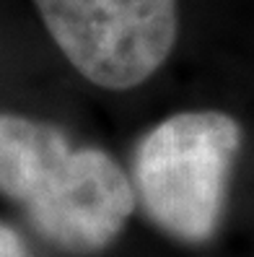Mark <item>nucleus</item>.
<instances>
[{
  "label": "nucleus",
  "instance_id": "1",
  "mask_svg": "<svg viewBox=\"0 0 254 257\" xmlns=\"http://www.w3.org/2000/svg\"><path fill=\"white\" fill-rule=\"evenodd\" d=\"M0 192L68 252L109 247L135 210V187L99 148H73L55 125L0 114Z\"/></svg>",
  "mask_w": 254,
  "mask_h": 257
},
{
  "label": "nucleus",
  "instance_id": "2",
  "mask_svg": "<svg viewBox=\"0 0 254 257\" xmlns=\"http://www.w3.org/2000/svg\"><path fill=\"white\" fill-rule=\"evenodd\" d=\"M241 127L223 112H179L145 135L135 154V195L174 239L207 241L223 216Z\"/></svg>",
  "mask_w": 254,
  "mask_h": 257
},
{
  "label": "nucleus",
  "instance_id": "3",
  "mask_svg": "<svg viewBox=\"0 0 254 257\" xmlns=\"http://www.w3.org/2000/svg\"><path fill=\"white\" fill-rule=\"evenodd\" d=\"M70 65L101 88H132L166 63L176 0H34Z\"/></svg>",
  "mask_w": 254,
  "mask_h": 257
},
{
  "label": "nucleus",
  "instance_id": "4",
  "mask_svg": "<svg viewBox=\"0 0 254 257\" xmlns=\"http://www.w3.org/2000/svg\"><path fill=\"white\" fill-rule=\"evenodd\" d=\"M0 257H29L21 236L6 223H0Z\"/></svg>",
  "mask_w": 254,
  "mask_h": 257
}]
</instances>
